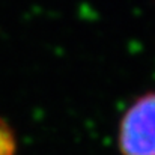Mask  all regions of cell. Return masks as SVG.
I'll use <instances>...</instances> for the list:
<instances>
[{
    "mask_svg": "<svg viewBox=\"0 0 155 155\" xmlns=\"http://www.w3.org/2000/svg\"><path fill=\"white\" fill-rule=\"evenodd\" d=\"M117 146L122 155H155V91L137 97L124 111Z\"/></svg>",
    "mask_w": 155,
    "mask_h": 155,
    "instance_id": "cell-1",
    "label": "cell"
},
{
    "mask_svg": "<svg viewBox=\"0 0 155 155\" xmlns=\"http://www.w3.org/2000/svg\"><path fill=\"white\" fill-rule=\"evenodd\" d=\"M17 139L14 130L0 117V155H15Z\"/></svg>",
    "mask_w": 155,
    "mask_h": 155,
    "instance_id": "cell-2",
    "label": "cell"
}]
</instances>
